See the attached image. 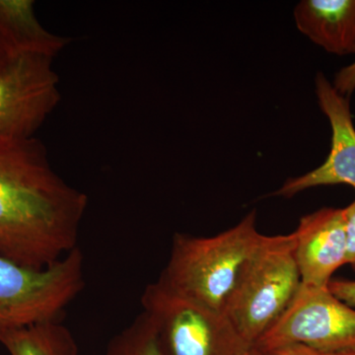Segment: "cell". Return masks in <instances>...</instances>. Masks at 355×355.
I'll list each match as a JSON object with an SVG mask.
<instances>
[{
    "label": "cell",
    "mask_w": 355,
    "mask_h": 355,
    "mask_svg": "<svg viewBox=\"0 0 355 355\" xmlns=\"http://www.w3.org/2000/svg\"><path fill=\"white\" fill-rule=\"evenodd\" d=\"M88 198L51 167L38 139H0V254L42 270L78 247Z\"/></svg>",
    "instance_id": "1"
},
{
    "label": "cell",
    "mask_w": 355,
    "mask_h": 355,
    "mask_svg": "<svg viewBox=\"0 0 355 355\" xmlns=\"http://www.w3.org/2000/svg\"><path fill=\"white\" fill-rule=\"evenodd\" d=\"M265 235L256 226V211L212 237L176 233L167 266L157 282L179 295L224 313L248 261Z\"/></svg>",
    "instance_id": "2"
},
{
    "label": "cell",
    "mask_w": 355,
    "mask_h": 355,
    "mask_svg": "<svg viewBox=\"0 0 355 355\" xmlns=\"http://www.w3.org/2000/svg\"><path fill=\"white\" fill-rule=\"evenodd\" d=\"M301 284L293 233L265 235L240 275L224 314L253 347L288 307Z\"/></svg>",
    "instance_id": "3"
},
{
    "label": "cell",
    "mask_w": 355,
    "mask_h": 355,
    "mask_svg": "<svg viewBox=\"0 0 355 355\" xmlns=\"http://www.w3.org/2000/svg\"><path fill=\"white\" fill-rule=\"evenodd\" d=\"M84 286V257L79 247L42 270L0 254V340L33 324L58 321Z\"/></svg>",
    "instance_id": "4"
},
{
    "label": "cell",
    "mask_w": 355,
    "mask_h": 355,
    "mask_svg": "<svg viewBox=\"0 0 355 355\" xmlns=\"http://www.w3.org/2000/svg\"><path fill=\"white\" fill-rule=\"evenodd\" d=\"M141 305L164 355H248L253 349L224 313L179 295L158 282L146 287Z\"/></svg>",
    "instance_id": "5"
},
{
    "label": "cell",
    "mask_w": 355,
    "mask_h": 355,
    "mask_svg": "<svg viewBox=\"0 0 355 355\" xmlns=\"http://www.w3.org/2000/svg\"><path fill=\"white\" fill-rule=\"evenodd\" d=\"M301 343L324 354L355 349V309L328 287L305 286L253 349Z\"/></svg>",
    "instance_id": "6"
},
{
    "label": "cell",
    "mask_w": 355,
    "mask_h": 355,
    "mask_svg": "<svg viewBox=\"0 0 355 355\" xmlns=\"http://www.w3.org/2000/svg\"><path fill=\"white\" fill-rule=\"evenodd\" d=\"M55 58L40 53L11 55L0 71V139H28L60 102Z\"/></svg>",
    "instance_id": "7"
},
{
    "label": "cell",
    "mask_w": 355,
    "mask_h": 355,
    "mask_svg": "<svg viewBox=\"0 0 355 355\" xmlns=\"http://www.w3.org/2000/svg\"><path fill=\"white\" fill-rule=\"evenodd\" d=\"M315 92L320 108L330 121V153L316 169L287 180L273 193L277 197L292 198L308 189L335 184H347L355 190V128L349 99L340 95L322 72L315 78Z\"/></svg>",
    "instance_id": "8"
},
{
    "label": "cell",
    "mask_w": 355,
    "mask_h": 355,
    "mask_svg": "<svg viewBox=\"0 0 355 355\" xmlns=\"http://www.w3.org/2000/svg\"><path fill=\"white\" fill-rule=\"evenodd\" d=\"M292 233L301 282L328 287L334 273L347 265L345 209L324 207L307 214Z\"/></svg>",
    "instance_id": "9"
},
{
    "label": "cell",
    "mask_w": 355,
    "mask_h": 355,
    "mask_svg": "<svg viewBox=\"0 0 355 355\" xmlns=\"http://www.w3.org/2000/svg\"><path fill=\"white\" fill-rule=\"evenodd\" d=\"M299 31L327 53H355V0H302L294 9Z\"/></svg>",
    "instance_id": "10"
},
{
    "label": "cell",
    "mask_w": 355,
    "mask_h": 355,
    "mask_svg": "<svg viewBox=\"0 0 355 355\" xmlns=\"http://www.w3.org/2000/svg\"><path fill=\"white\" fill-rule=\"evenodd\" d=\"M33 0H0V39L10 55L40 53L55 58L72 42L53 34L35 14Z\"/></svg>",
    "instance_id": "11"
},
{
    "label": "cell",
    "mask_w": 355,
    "mask_h": 355,
    "mask_svg": "<svg viewBox=\"0 0 355 355\" xmlns=\"http://www.w3.org/2000/svg\"><path fill=\"white\" fill-rule=\"evenodd\" d=\"M0 343L9 355H78L76 338L60 321L44 322L12 331Z\"/></svg>",
    "instance_id": "12"
},
{
    "label": "cell",
    "mask_w": 355,
    "mask_h": 355,
    "mask_svg": "<svg viewBox=\"0 0 355 355\" xmlns=\"http://www.w3.org/2000/svg\"><path fill=\"white\" fill-rule=\"evenodd\" d=\"M106 355H164L155 329L144 312L110 340Z\"/></svg>",
    "instance_id": "13"
},
{
    "label": "cell",
    "mask_w": 355,
    "mask_h": 355,
    "mask_svg": "<svg viewBox=\"0 0 355 355\" xmlns=\"http://www.w3.org/2000/svg\"><path fill=\"white\" fill-rule=\"evenodd\" d=\"M345 230H347V265L355 272V198L345 207Z\"/></svg>",
    "instance_id": "14"
},
{
    "label": "cell",
    "mask_w": 355,
    "mask_h": 355,
    "mask_svg": "<svg viewBox=\"0 0 355 355\" xmlns=\"http://www.w3.org/2000/svg\"><path fill=\"white\" fill-rule=\"evenodd\" d=\"M331 84L340 95L349 99L350 95L355 91V62L347 67H343L336 74Z\"/></svg>",
    "instance_id": "15"
},
{
    "label": "cell",
    "mask_w": 355,
    "mask_h": 355,
    "mask_svg": "<svg viewBox=\"0 0 355 355\" xmlns=\"http://www.w3.org/2000/svg\"><path fill=\"white\" fill-rule=\"evenodd\" d=\"M253 349L257 355H328L301 343H288L266 349Z\"/></svg>",
    "instance_id": "16"
},
{
    "label": "cell",
    "mask_w": 355,
    "mask_h": 355,
    "mask_svg": "<svg viewBox=\"0 0 355 355\" xmlns=\"http://www.w3.org/2000/svg\"><path fill=\"white\" fill-rule=\"evenodd\" d=\"M329 291L350 307H355V280L331 279Z\"/></svg>",
    "instance_id": "17"
},
{
    "label": "cell",
    "mask_w": 355,
    "mask_h": 355,
    "mask_svg": "<svg viewBox=\"0 0 355 355\" xmlns=\"http://www.w3.org/2000/svg\"><path fill=\"white\" fill-rule=\"evenodd\" d=\"M10 55L8 49L6 48V44L0 39V71L3 69L4 65L6 64L7 60H9Z\"/></svg>",
    "instance_id": "18"
},
{
    "label": "cell",
    "mask_w": 355,
    "mask_h": 355,
    "mask_svg": "<svg viewBox=\"0 0 355 355\" xmlns=\"http://www.w3.org/2000/svg\"><path fill=\"white\" fill-rule=\"evenodd\" d=\"M330 355H355V349L349 350V352H340V354H330Z\"/></svg>",
    "instance_id": "19"
},
{
    "label": "cell",
    "mask_w": 355,
    "mask_h": 355,
    "mask_svg": "<svg viewBox=\"0 0 355 355\" xmlns=\"http://www.w3.org/2000/svg\"><path fill=\"white\" fill-rule=\"evenodd\" d=\"M248 355H257L256 352H254V350L252 349L251 352H249V354Z\"/></svg>",
    "instance_id": "20"
}]
</instances>
